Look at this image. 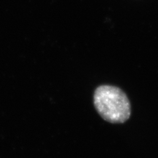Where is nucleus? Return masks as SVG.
I'll return each instance as SVG.
<instances>
[{"label":"nucleus","instance_id":"f257e3e1","mask_svg":"<svg viewBox=\"0 0 158 158\" xmlns=\"http://www.w3.org/2000/svg\"><path fill=\"white\" fill-rule=\"evenodd\" d=\"M93 98L97 111L105 121L121 124L130 118V100L119 87L110 85H100L95 90Z\"/></svg>","mask_w":158,"mask_h":158}]
</instances>
